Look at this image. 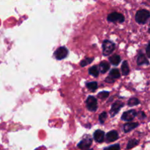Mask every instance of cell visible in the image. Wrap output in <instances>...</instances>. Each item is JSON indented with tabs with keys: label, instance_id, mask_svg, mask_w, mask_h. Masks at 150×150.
I'll return each mask as SVG.
<instances>
[{
	"label": "cell",
	"instance_id": "1",
	"mask_svg": "<svg viewBox=\"0 0 150 150\" xmlns=\"http://www.w3.org/2000/svg\"><path fill=\"white\" fill-rule=\"evenodd\" d=\"M150 13L146 10H140L136 13V21L140 24H144L149 18Z\"/></svg>",
	"mask_w": 150,
	"mask_h": 150
},
{
	"label": "cell",
	"instance_id": "2",
	"mask_svg": "<svg viewBox=\"0 0 150 150\" xmlns=\"http://www.w3.org/2000/svg\"><path fill=\"white\" fill-rule=\"evenodd\" d=\"M115 49V44L109 40H105L103 42V54L105 57L112 54Z\"/></svg>",
	"mask_w": 150,
	"mask_h": 150
},
{
	"label": "cell",
	"instance_id": "3",
	"mask_svg": "<svg viewBox=\"0 0 150 150\" xmlns=\"http://www.w3.org/2000/svg\"><path fill=\"white\" fill-rule=\"evenodd\" d=\"M86 108L89 111H95L98 109V100L94 96H89L86 100Z\"/></svg>",
	"mask_w": 150,
	"mask_h": 150
},
{
	"label": "cell",
	"instance_id": "4",
	"mask_svg": "<svg viewBox=\"0 0 150 150\" xmlns=\"http://www.w3.org/2000/svg\"><path fill=\"white\" fill-rule=\"evenodd\" d=\"M107 20L109 22H113V23H116V22L122 23L125 21V17L121 13L114 12V13H111L108 15V17H107Z\"/></svg>",
	"mask_w": 150,
	"mask_h": 150
},
{
	"label": "cell",
	"instance_id": "5",
	"mask_svg": "<svg viewBox=\"0 0 150 150\" xmlns=\"http://www.w3.org/2000/svg\"><path fill=\"white\" fill-rule=\"evenodd\" d=\"M67 55H68V50L64 46L59 47L54 52V57L57 60L64 59L67 57Z\"/></svg>",
	"mask_w": 150,
	"mask_h": 150
},
{
	"label": "cell",
	"instance_id": "6",
	"mask_svg": "<svg viewBox=\"0 0 150 150\" xmlns=\"http://www.w3.org/2000/svg\"><path fill=\"white\" fill-rule=\"evenodd\" d=\"M92 144V138L89 136H86L79 144H78L77 147L80 149H87L90 147Z\"/></svg>",
	"mask_w": 150,
	"mask_h": 150
},
{
	"label": "cell",
	"instance_id": "7",
	"mask_svg": "<svg viewBox=\"0 0 150 150\" xmlns=\"http://www.w3.org/2000/svg\"><path fill=\"white\" fill-rule=\"evenodd\" d=\"M124 106V103L120 100L116 101L114 103L112 104L111 105V111H110V115L111 117H114L116 114H117L122 107Z\"/></svg>",
	"mask_w": 150,
	"mask_h": 150
},
{
	"label": "cell",
	"instance_id": "8",
	"mask_svg": "<svg viewBox=\"0 0 150 150\" xmlns=\"http://www.w3.org/2000/svg\"><path fill=\"white\" fill-rule=\"evenodd\" d=\"M137 114L138 113L136 110H129V111H125V112L123 113L122 116V120L126 122H130L137 116Z\"/></svg>",
	"mask_w": 150,
	"mask_h": 150
},
{
	"label": "cell",
	"instance_id": "9",
	"mask_svg": "<svg viewBox=\"0 0 150 150\" xmlns=\"http://www.w3.org/2000/svg\"><path fill=\"white\" fill-rule=\"evenodd\" d=\"M119 139V134L116 130H111L109 131L105 136V142L107 143H111L117 141Z\"/></svg>",
	"mask_w": 150,
	"mask_h": 150
},
{
	"label": "cell",
	"instance_id": "10",
	"mask_svg": "<svg viewBox=\"0 0 150 150\" xmlns=\"http://www.w3.org/2000/svg\"><path fill=\"white\" fill-rule=\"evenodd\" d=\"M94 139L98 143H102L105 139V133L101 130H98L94 133Z\"/></svg>",
	"mask_w": 150,
	"mask_h": 150
},
{
	"label": "cell",
	"instance_id": "11",
	"mask_svg": "<svg viewBox=\"0 0 150 150\" xmlns=\"http://www.w3.org/2000/svg\"><path fill=\"white\" fill-rule=\"evenodd\" d=\"M139 126V123L136 122H128L126 123L123 126V130H124L125 133H129L131 130H133V129L136 128V127Z\"/></svg>",
	"mask_w": 150,
	"mask_h": 150
},
{
	"label": "cell",
	"instance_id": "12",
	"mask_svg": "<svg viewBox=\"0 0 150 150\" xmlns=\"http://www.w3.org/2000/svg\"><path fill=\"white\" fill-rule=\"evenodd\" d=\"M110 69V64L109 63L107 62L106 61L101 62L99 64V72H100L101 73H105L107 71H108Z\"/></svg>",
	"mask_w": 150,
	"mask_h": 150
},
{
	"label": "cell",
	"instance_id": "13",
	"mask_svg": "<svg viewBox=\"0 0 150 150\" xmlns=\"http://www.w3.org/2000/svg\"><path fill=\"white\" fill-rule=\"evenodd\" d=\"M149 64V60L147 59L144 54H139L137 57V64L138 65H143V64Z\"/></svg>",
	"mask_w": 150,
	"mask_h": 150
},
{
	"label": "cell",
	"instance_id": "14",
	"mask_svg": "<svg viewBox=\"0 0 150 150\" xmlns=\"http://www.w3.org/2000/svg\"><path fill=\"white\" fill-rule=\"evenodd\" d=\"M109 62L112 65L117 66L121 62V57L117 54H115V55H113L111 57H109Z\"/></svg>",
	"mask_w": 150,
	"mask_h": 150
},
{
	"label": "cell",
	"instance_id": "15",
	"mask_svg": "<svg viewBox=\"0 0 150 150\" xmlns=\"http://www.w3.org/2000/svg\"><path fill=\"white\" fill-rule=\"evenodd\" d=\"M122 73L123 76H127L130 73V67L127 61H124L122 64Z\"/></svg>",
	"mask_w": 150,
	"mask_h": 150
},
{
	"label": "cell",
	"instance_id": "16",
	"mask_svg": "<svg viewBox=\"0 0 150 150\" xmlns=\"http://www.w3.org/2000/svg\"><path fill=\"white\" fill-rule=\"evenodd\" d=\"M99 70H98V67L97 66H92L89 69V73L91 76H94L95 78H98L99 76Z\"/></svg>",
	"mask_w": 150,
	"mask_h": 150
},
{
	"label": "cell",
	"instance_id": "17",
	"mask_svg": "<svg viewBox=\"0 0 150 150\" xmlns=\"http://www.w3.org/2000/svg\"><path fill=\"white\" fill-rule=\"evenodd\" d=\"M120 76H121V75H120V72L118 69L114 68L112 69V70H111V71H110L109 76L112 78V79H114V80L119 79V78L120 77Z\"/></svg>",
	"mask_w": 150,
	"mask_h": 150
},
{
	"label": "cell",
	"instance_id": "18",
	"mask_svg": "<svg viewBox=\"0 0 150 150\" xmlns=\"http://www.w3.org/2000/svg\"><path fill=\"white\" fill-rule=\"evenodd\" d=\"M139 141L138 140V139H130V141L128 142V143H127V149H132V148L135 147V146H137L138 144H139Z\"/></svg>",
	"mask_w": 150,
	"mask_h": 150
},
{
	"label": "cell",
	"instance_id": "19",
	"mask_svg": "<svg viewBox=\"0 0 150 150\" xmlns=\"http://www.w3.org/2000/svg\"><path fill=\"white\" fill-rule=\"evenodd\" d=\"M86 87H87V89H89V90L92 91V92H95V91L96 90V89H98V83H97V82H95V81L89 82V83H86Z\"/></svg>",
	"mask_w": 150,
	"mask_h": 150
},
{
	"label": "cell",
	"instance_id": "20",
	"mask_svg": "<svg viewBox=\"0 0 150 150\" xmlns=\"http://www.w3.org/2000/svg\"><path fill=\"white\" fill-rule=\"evenodd\" d=\"M93 60H94V58H92H92H90V57H86L84 59L82 60V61L81 62L80 64L82 67H85V66L88 65V64H89L90 63H92V62H93Z\"/></svg>",
	"mask_w": 150,
	"mask_h": 150
},
{
	"label": "cell",
	"instance_id": "21",
	"mask_svg": "<svg viewBox=\"0 0 150 150\" xmlns=\"http://www.w3.org/2000/svg\"><path fill=\"white\" fill-rule=\"evenodd\" d=\"M140 103V100H139L138 98H130V100L127 102V104H128L129 106H135V105H137Z\"/></svg>",
	"mask_w": 150,
	"mask_h": 150
},
{
	"label": "cell",
	"instance_id": "22",
	"mask_svg": "<svg viewBox=\"0 0 150 150\" xmlns=\"http://www.w3.org/2000/svg\"><path fill=\"white\" fill-rule=\"evenodd\" d=\"M109 96V92H106V91H103V92H100L98 94V98L100 99H105Z\"/></svg>",
	"mask_w": 150,
	"mask_h": 150
},
{
	"label": "cell",
	"instance_id": "23",
	"mask_svg": "<svg viewBox=\"0 0 150 150\" xmlns=\"http://www.w3.org/2000/svg\"><path fill=\"white\" fill-rule=\"evenodd\" d=\"M107 119V113L106 112H103L100 114L99 116V122L100 124H103L105 122V121Z\"/></svg>",
	"mask_w": 150,
	"mask_h": 150
},
{
	"label": "cell",
	"instance_id": "24",
	"mask_svg": "<svg viewBox=\"0 0 150 150\" xmlns=\"http://www.w3.org/2000/svg\"><path fill=\"white\" fill-rule=\"evenodd\" d=\"M103 150H120V145L119 144L111 145V146H107V147L104 148Z\"/></svg>",
	"mask_w": 150,
	"mask_h": 150
},
{
	"label": "cell",
	"instance_id": "25",
	"mask_svg": "<svg viewBox=\"0 0 150 150\" xmlns=\"http://www.w3.org/2000/svg\"><path fill=\"white\" fill-rule=\"evenodd\" d=\"M105 81L106 82V83H114V82L115 81V80H114V79H112L111 77H110V76H108V77L105 79Z\"/></svg>",
	"mask_w": 150,
	"mask_h": 150
},
{
	"label": "cell",
	"instance_id": "26",
	"mask_svg": "<svg viewBox=\"0 0 150 150\" xmlns=\"http://www.w3.org/2000/svg\"><path fill=\"white\" fill-rule=\"evenodd\" d=\"M146 50V55H147L148 57H149V43H148Z\"/></svg>",
	"mask_w": 150,
	"mask_h": 150
},
{
	"label": "cell",
	"instance_id": "27",
	"mask_svg": "<svg viewBox=\"0 0 150 150\" xmlns=\"http://www.w3.org/2000/svg\"><path fill=\"white\" fill-rule=\"evenodd\" d=\"M83 150H93V149H83Z\"/></svg>",
	"mask_w": 150,
	"mask_h": 150
}]
</instances>
